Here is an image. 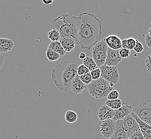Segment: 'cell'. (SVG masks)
Listing matches in <instances>:
<instances>
[{"instance_id":"6da1fadb","label":"cell","mask_w":151,"mask_h":139,"mask_svg":"<svg viewBox=\"0 0 151 139\" xmlns=\"http://www.w3.org/2000/svg\"><path fill=\"white\" fill-rule=\"evenodd\" d=\"M79 16L77 44L82 49L90 50L98 42L101 37L102 21L90 12H82Z\"/></svg>"},{"instance_id":"7a4b0ae2","label":"cell","mask_w":151,"mask_h":139,"mask_svg":"<svg viewBox=\"0 0 151 139\" xmlns=\"http://www.w3.org/2000/svg\"><path fill=\"white\" fill-rule=\"evenodd\" d=\"M78 63L75 61H67L56 65L52 69L51 79L56 87L62 92L70 90L76 76L77 75Z\"/></svg>"},{"instance_id":"3957f363","label":"cell","mask_w":151,"mask_h":139,"mask_svg":"<svg viewBox=\"0 0 151 139\" xmlns=\"http://www.w3.org/2000/svg\"><path fill=\"white\" fill-rule=\"evenodd\" d=\"M81 17L73 16L71 13L58 16L52 20L51 26L60 33L61 38H72L76 44L78 42V32Z\"/></svg>"},{"instance_id":"277c9868","label":"cell","mask_w":151,"mask_h":139,"mask_svg":"<svg viewBox=\"0 0 151 139\" xmlns=\"http://www.w3.org/2000/svg\"><path fill=\"white\" fill-rule=\"evenodd\" d=\"M113 85L109 83L102 78L93 80L87 86L88 92L91 97L98 100L107 97L109 93L114 90Z\"/></svg>"},{"instance_id":"5b68a950","label":"cell","mask_w":151,"mask_h":139,"mask_svg":"<svg viewBox=\"0 0 151 139\" xmlns=\"http://www.w3.org/2000/svg\"><path fill=\"white\" fill-rule=\"evenodd\" d=\"M107 49L108 46L104 40L98 42L93 47L92 51V58L99 68L105 65Z\"/></svg>"},{"instance_id":"8992f818","label":"cell","mask_w":151,"mask_h":139,"mask_svg":"<svg viewBox=\"0 0 151 139\" xmlns=\"http://www.w3.org/2000/svg\"><path fill=\"white\" fill-rule=\"evenodd\" d=\"M99 68L101 70V78L113 85L118 83L120 77L117 67L104 65Z\"/></svg>"},{"instance_id":"52a82bcc","label":"cell","mask_w":151,"mask_h":139,"mask_svg":"<svg viewBox=\"0 0 151 139\" xmlns=\"http://www.w3.org/2000/svg\"><path fill=\"white\" fill-rule=\"evenodd\" d=\"M132 112L142 122L151 126V104L140 102L132 110Z\"/></svg>"},{"instance_id":"ba28073f","label":"cell","mask_w":151,"mask_h":139,"mask_svg":"<svg viewBox=\"0 0 151 139\" xmlns=\"http://www.w3.org/2000/svg\"><path fill=\"white\" fill-rule=\"evenodd\" d=\"M122 120L123 128L129 139L134 134L140 130L139 125L131 114L127 116Z\"/></svg>"},{"instance_id":"9c48e42d","label":"cell","mask_w":151,"mask_h":139,"mask_svg":"<svg viewBox=\"0 0 151 139\" xmlns=\"http://www.w3.org/2000/svg\"><path fill=\"white\" fill-rule=\"evenodd\" d=\"M116 127V122L108 119L102 122L100 125V132L106 139H110L113 135Z\"/></svg>"},{"instance_id":"30bf717a","label":"cell","mask_w":151,"mask_h":139,"mask_svg":"<svg viewBox=\"0 0 151 139\" xmlns=\"http://www.w3.org/2000/svg\"><path fill=\"white\" fill-rule=\"evenodd\" d=\"M119 50H113L108 47L107 57L105 65L110 67H116L122 60L120 56Z\"/></svg>"},{"instance_id":"8fae6325","label":"cell","mask_w":151,"mask_h":139,"mask_svg":"<svg viewBox=\"0 0 151 139\" xmlns=\"http://www.w3.org/2000/svg\"><path fill=\"white\" fill-rule=\"evenodd\" d=\"M132 111V107L129 105L126 102L123 101L122 107L117 110H115V113L112 120L114 122L123 120L125 117L129 115Z\"/></svg>"},{"instance_id":"7c38bea8","label":"cell","mask_w":151,"mask_h":139,"mask_svg":"<svg viewBox=\"0 0 151 139\" xmlns=\"http://www.w3.org/2000/svg\"><path fill=\"white\" fill-rule=\"evenodd\" d=\"M104 41L108 47L113 50H120L122 49V40L119 36L111 34L104 38Z\"/></svg>"},{"instance_id":"4fadbf2b","label":"cell","mask_w":151,"mask_h":139,"mask_svg":"<svg viewBox=\"0 0 151 139\" xmlns=\"http://www.w3.org/2000/svg\"><path fill=\"white\" fill-rule=\"evenodd\" d=\"M115 113V110L108 107L106 105H104L99 109L96 112V115L99 120L102 122L108 119H112Z\"/></svg>"},{"instance_id":"5bb4252c","label":"cell","mask_w":151,"mask_h":139,"mask_svg":"<svg viewBox=\"0 0 151 139\" xmlns=\"http://www.w3.org/2000/svg\"><path fill=\"white\" fill-rule=\"evenodd\" d=\"M131 116L134 117L137 122L139 125L140 128V130L142 133V135L144 136L145 139H151V126L150 125L146 124L145 123L142 121L140 119H139L134 113L132 112L131 113Z\"/></svg>"},{"instance_id":"9a60e30c","label":"cell","mask_w":151,"mask_h":139,"mask_svg":"<svg viewBox=\"0 0 151 139\" xmlns=\"http://www.w3.org/2000/svg\"><path fill=\"white\" fill-rule=\"evenodd\" d=\"M110 139H129L123 128L122 120L116 121L115 130Z\"/></svg>"},{"instance_id":"2e32d148","label":"cell","mask_w":151,"mask_h":139,"mask_svg":"<svg viewBox=\"0 0 151 139\" xmlns=\"http://www.w3.org/2000/svg\"><path fill=\"white\" fill-rule=\"evenodd\" d=\"M87 86L79 79L78 75H77L73 81L70 90L76 94H78L82 93V92L87 88Z\"/></svg>"},{"instance_id":"e0dca14e","label":"cell","mask_w":151,"mask_h":139,"mask_svg":"<svg viewBox=\"0 0 151 139\" xmlns=\"http://www.w3.org/2000/svg\"><path fill=\"white\" fill-rule=\"evenodd\" d=\"M59 41L66 52L73 51L75 47V41L72 38H61Z\"/></svg>"},{"instance_id":"ac0fdd59","label":"cell","mask_w":151,"mask_h":139,"mask_svg":"<svg viewBox=\"0 0 151 139\" xmlns=\"http://www.w3.org/2000/svg\"><path fill=\"white\" fill-rule=\"evenodd\" d=\"M14 46V41L5 38H0V53H6L10 52Z\"/></svg>"},{"instance_id":"d6986e66","label":"cell","mask_w":151,"mask_h":139,"mask_svg":"<svg viewBox=\"0 0 151 139\" xmlns=\"http://www.w3.org/2000/svg\"><path fill=\"white\" fill-rule=\"evenodd\" d=\"M48 49L52 50L53 51L58 52L61 56V57H63L66 54L65 51L63 48L60 41L51 42L48 46Z\"/></svg>"},{"instance_id":"ffe728a7","label":"cell","mask_w":151,"mask_h":139,"mask_svg":"<svg viewBox=\"0 0 151 139\" xmlns=\"http://www.w3.org/2000/svg\"><path fill=\"white\" fill-rule=\"evenodd\" d=\"M83 64L87 67L90 71H92L94 70L99 68L97 67L95 61H94L92 57H86L83 60Z\"/></svg>"},{"instance_id":"44dd1931","label":"cell","mask_w":151,"mask_h":139,"mask_svg":"<svg viewBox=\"0 0 151 139\" xmlns=\"http://www.w3.org/2000/svg\"><path fill=\"white\" fill-rule=\"evenodd\" d=\"M106 105L113 110H117L122 107L123 105V101L119 99L114 100H107L106 101Z\"/></svg>"},{"instance_id":"7402d4cb","label":"cell","mask_w":151,"mask_h":139,"mask_svg":"<svg viewBox=\"0 0 151 139\" xmlns=\"http://www.w3.org/2000/svg\"><path fill=\"white\" fill-rule=\"evenodd\" d=\"M77 118V114L72 110H68L65 115V119L66 122L69 123H73L76 122Z\"/></svg>"},{"instance_id":"603a6c76","label":"cell","mask_w":151,"mask_h":139,"mask_svg":"<svg viewBox=\"0 0 151 139\" xmlns=\"http://www.w3.org/2000/svg\"><path fill=\"white\" fill-rule=\"evenodd\" d=\"M48 37L50 39L52 42L54 41H59L61 39V35L58 30L53 29L50 30L47 34Z\"/></svg>"},{"instance_id":"cb8c5ba5","label":"cell","mask_w":151,"mask_h":139,"mask_svg":"<svg viewBox=\"0 0 151 139\" xmlns=\"http://www.w3.org/2000/svg\"><path fill=\"white\" fill-rule=\"evenodd\" d=\"M46 57L48 59L50 62H54L58 60L61 57V56L58 52H55L52 50L48 49L47 50Z\"/></svg>"},{"instance_id":"d4e9b609","label":"cell","mask_w":151,"mask_h":139,"mask_svg":"<svg viewBox=\"0 0 151 139\" xmlns=\"http://www.w3.org/2000/svg\"><path fill=\"white\" fill-rule=\"evenodd\" d=\"M78 77L79 79L84 84L86 85L90 84L93 81V79H92V76H91L90 72L87 73L85 74V75H80V76H78Z\"/></svg>"},{"instance_id":"484cf974","label":"cell","mask_w":151,"mask_h":139,"mask_svg":"<svg viewBox=\"0 0 151 139\" xmlns=\"http://www.w3.org/2000/svg\"><path fill=\"white\" fill-rule=\"evenodd\" d=\"M119 93L116 90H111L107 96V99L108 100H114L119 99Z\"/></svg>"},{"instance_id":"4316f807","label":"cell","mask_w":151,"mask_h":139,"mask_svg":"<svg viewBox=\"0 0 151 139\" xmlns=\"http://www.w3.org/2000/svg\"><path fill=\"white\" fill-rule=\"evenodd\" d=\"M90 73L93 80H97L101 78V70L100 68L94 70Z\"/></svg>"},{"instance_id":"83f0119b","label":"cell","mask_w":151,"mask_h":139,"mask_svg":"<svg viewBox=\"0 0 151 139\" xmlns=\"http://www.w3.org/2000/svg\"><path fill=\"white\" fill-rule=\"evenodd\" d=\"M90 72V70L87 69L86 67L83 64H81L79 65L78 69H77V75L78 76L84 75L86 74L87 73Z\"/></svg>"},{"instance_id":"f1b7e54d","label":"cell","mask_w":151,"mask_h":139,"mask_svg":"<svg viewBox=\"0 0 151 139\" xmlns=\"http://www.w3.org/2000/svg\"><path fill=\"white\" fill-rule=\"evenodd\" d=\"M119 55L122 58H127L129 57L131 54V50L122 48L119 50Z\"/></svg>"},{"instance_id":"f546056e","label":"cell","mask_w":151,"mask_h":139,"mask_svg":"<svg viewBox=\"0 0 151 139\" xmlns=\"http://www.w3.org/2000/svg\"><path fill=\"white\" fill-rule=\"evenodd\" d=\"M137 41H138L137 39H134L133 38H129L127 39L128 49L130 50L134 49V47L135 46Z\"/></svg>"},{"instance_id":"4dcf8cb0","label":"cell","mask_w":151,"mask_h":139,"mask_svg":"<svg viewBox=\"0 0 151 139\" xmlns=\"http://www.w3.org/2000/svg\"><path fill=\"white\" fill-rule=\"evenodd\" d=\"M145 64L147 71L151 75V54L148 55L147 58L146 59Z\"/></svg>"},{"instance_id":"1f68e13d","label":"cell","mask_w":151,"mask_h":139,"mask_svg":"<svg viewBox=\"0 0 151 139\" xmlns=\"http://www.w3.org/2000/svg\"><path fill=\"white\" fill-rule=\"evenodd\" d=\"M134 50L135 52L137 53H141L144 50V46L141 42L137 41L135 46L134 47Z\"/></svg>"},{"instance_id":"d6a6232c","label":"cell","mask_w":151,"mask_h":139,"mask_svg":"<svg viewBox=\"0 0 151 139\" xmlns=\"http://www.w3.org/2000/svg\"><path fill=\"white\" fill-rule=\"evenodd\" d=\"M129 139H145L144 135H142V133L141 132L140 130H138V132H136L132 136L130 137Z\"/></svg>"},{"instance_id":"836d02e7","label":"cell","mask_w":151,"mask_h":139,"mask_svg":"<svg viewBox=\"0 0 151 139\" xmlns=\"http://www.w3.org/2000/svg\"><path fill=\"white\" fill-rule=\"evenodd\" d=\"M145 42L146 46L151 49V38L148 34H147L146 35Z\"/></svg>"},{"instance_id":"e575fe53","label":"cell","mask_w":151,"mask_h":139,"mask_svg":"<svg viewBox=\"0 0 151 139\" xmlns=\"http://www.w3.org/2000/svg\"><path fill=\"white\" fill-rule=\"evenodd\" d=\"M4 62H5L4 57L0 53V71H1V70L2 68V67L4 65Z\"/></svg>"},{"instance_id":"d590c367","label":"cell","mask_w":151,"mask_h":139,"mask_svg":"<svg viewBox=\"0 0 151 139\" xmlns=\"http://www.w3.org/2000/svg\"><path fill=\"white\" fill-rule=\"evenodd\" d=\"M122 48L124 49H128V42H127V39H123L122 40Z\"/></svg>"},{"instance_id":"8d00e7d4","label":"cell","mask_w":151,"mask_h":139,"mask_svg":"<svg viewBox=\"0 0 151 139\" xmlns=\"http://www.w3.org/2000/svg\"><path fill=\"white\" fill-rule=\"evenodd\" d=\"M42 2L46 5H50L53 3L52 0H42Z\"/></svg>"},{"instance_id":"74e56055","label":"cell","mask_w":151,"mask_h":139,"mask_svg":"<svg viewBox=\"0 0 151 139\" xmlns=\"http://www.w3.org/2000/svg\"><path fill=\"white\" fill-rule=\"evenodd\" d=\"M86 56L85 53L83 52H81L80 53L79 56V58H80L81 59L83 60V59H84L85 58H86Z\"/></svg>"},{"instance_id":"f35d334b","label":"cell","mask_w":151,"mask_h":139,"mask_svg":"<svg viewBox=\"0 0 151 139\" xmlns=\"http://www.w3.org/2000/svg\"><path fill=\"white\" fill-rule=\"evenodd\" d=\"M147 34L150 35V37L151 38V28L148 29V32Z\"/></svg>"}]
</instances>
